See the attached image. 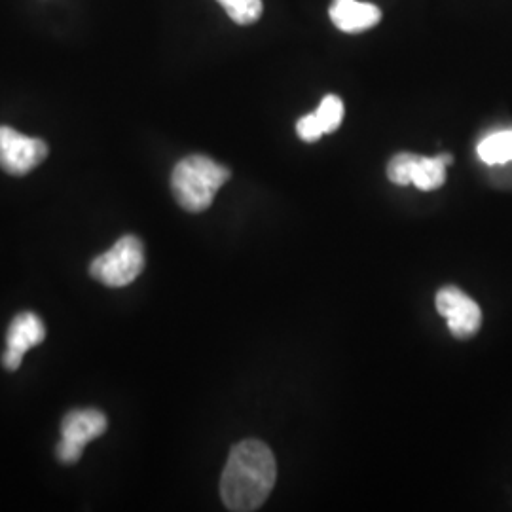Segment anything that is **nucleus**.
I'll return each instance as SVG.
<instances>
[{
	"instance_id": "1",
	"label": "nucleus",
	"mask_w": 512,
	"mask_h": 512,
	"mask_svg": "<svg viewBox=\"0 0 512 512\" xmlns=\"http://www.w3.org/2000/svg\"><path fill=\"white\" fill-rule=\"evenodd\" d=\"M277 463L274 452L260 440H243L228 456L220 478V497L228 511L260 509L274 490Z\"/></svg>"
},
{
	"instance_id": "2",
	"label": "nucleus",
	"mask_w": 512,
	"mask_h": 512,
	"mask_svg": "<svg viewBox=\"0 0 512 512\" xmlns=\"http://www.w3.org/2000/svg\"><path fill=\"white\" fill-rule=\"evenodd\" d=\"M230 177L232 173L228 167L203 154H192L175 165L171 173V190L184 211L203 213L211 207L220 186Z\"/></svg>"
},
{
	"instance_id": "3",
	"label": "nucleus",
	"mask_w": 512,
	"mask_h": 512,
	"mask_svg": "<svg viewBox=\"0 0 512 512\" xmlns=\"http://www.w3.org/2000/svg\"><path fill=\"white\" fill-rule=\"evenodd\" d=\"M145 268V247L141 239L124 236L114 243L105 255L97 256L90 274L107 287H126L133 283Z\"/></svg>"
},
{
	"instance_id": "4",
	"label": "nucleus",
	"mask_w": 512,
	"mask_h": 512,
	"mask_svg": "<svg viewBox=\"0 0 512 512\" xmlns=\"http://www.w3.org/2000/svg\"><path fill=\"white\" fill-rule=\"evenodd\" d=\"M107 431V416L101 410L84 408L73 410L61 423V442L57 444V458L61 463H76L86 444Z\"/></svg>"
},
{
	"instance_id": "5",
	"label": "nucleus",
	"mask_w": 512,
	"mask_h": 512,
	"mask_svg": "<svg viewBox=\"0 0 512 512\" xmlns=\"http://www.w3.org/2000/svg\"><path fill=\"white\" fill-rule=\"evenodd\" d=\"M48 156V145L37 139L27 137L14 128L0 126V167L10 175H27L42 164Z\"/></svg>"
},
{
	"instance_id": "6",
	"label": "nucleus",
	"mask_w": 512,
	"mask_h": 512,
	"mask_svg": "<svg viewBox=\"0 0 512 512\" xmlns=\"http://www.w3.org/2000/svg\"><path fill=\"white\" fill-rule=\"evenodd\" d=\"M437 311L448 321V329L459 338H473L482 325V311L471 296L458 287H444L437 293Z\"/></svg>"
},
{
	"instance_id": "7",
	"label": "nucleus",
	"mask_w": 512,
	"mask_h": 512,
	"mask_svg": "<svg viewBox=\"0 0 512 512\" xmlns=\"http://www.w3.org/2000/svg\"><path fill=\"white\" fill-rule=\"evenodd\" d=\"M46 338L44 321L33 311H23L12 321L6 334V351L2 355V363L6 370H18L23 355L31 348H37Z\"/></svg>"
},
{
	"instance_id": "8",
	"label": "nucleus",
	"mask_w": 512,
	"mask_h": 512,
	"mask_svg": "<svg viewBox=\"0 0 512 512\" xmlns=\"http://www.w3.org/2000/svg\"><path fill=\"white\" fill-rule=\"evenodd\" d=\"M330 19L344 33H361L380 23L382 10L376 4L359 0H332Z\"/></svg>"
},
{
	"instance_id": "9",
	"label": "nucleus",
	"mask_w": 512,
	"mask_h": 512,
	"mask_svg": "<svg viewBox=\"0 0 512 512\" xmlns=\"http://www.w3.org/2000/svg\"><path fill=\"white\" fill-rule=\"evenodd\" d=\"M452 162H454V158L450 154H439L435 158L420 156L416 169H414L412 184L425 192L437 190L446 183V165H450Z\"/></svg>"
},
{
	"instance_id": "10",
	"label": "nucleus",
	"mask_w": 512,
	"mask_h": 512,
	"mask_svg": "<svg viewBox=\"0 0 512 512\" xmlns=\"http://www.w3.org/2000/svg\"><path fill=\"white\" fill-rule=\"evenodd\" d=\"M478 158L488 165L507 164L512 160V129L497 131L478 143Z\"/></svg>"
},
{
	"instance_id": "11",
	"label": "nucleus",
	"mask_w": 512,
	"mask_h": 512,
	"mask_svg": "<svg viewBox=\"0 0 512 512\" xmlns=\"http://www.w3.org/2000/svg\"><path fill=\"white\" fill-rule=\"evenodd\" d=\"M238 25H253L264 12L262 0H217Z\"/></svg>"
},
{
	"instance_id": "12",
	"label": "nucleus",
	"mask_w": 512,
	"mask_h": 512,
	"mask_svg": "<svg viewBox=\"0 0 512 512\" xmlns=\"http://www.w3.org/2000/svg\"><path fill=\"white\" fill-rule=\"evenodd\" d=\"M418 154H410V152H401L397 156L391 158V162L387 164V177L393 184L399 186H408L412 184L414 177V169L418 164Z\"/></svg>"
},
{
	"instance_id": "13",
	"label": "nucleus",
	"mask_w": 512,
	"mask_h": 512,
	"mask_svg": "<svg viewBox=\"0 0 512 512\" xmlns=\"http://www.w3.org/2000/svg\"><path fill=\"white\" fill-rule=\"evenodd\" d=\"M321 126L325 129V133H332L336 129L340 128L342 120H344V103L340 97L336 95H327L319 109L315 110Z\"/></svg>"
},
{
	"instance_id": "14",
	"label": "nucleus",
	"mask_w": 512,
	"mask_h": 512,
	"mask_svg": "<svg viewBox=\"0 0 512 512\" xmlns=\"http://www.w3.org/2000/svg\"><path fill=\"white\" fill-rule=\"evenodd\" d=\"M296 133H298V137H300L302 141L315 143V141H319V139L325 135V129L321 126L317 114L313 112V114H308V116H304V118L298 120Z\"/></svg>"
}]
</instances>
